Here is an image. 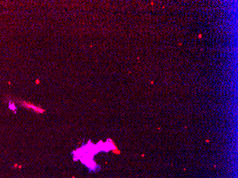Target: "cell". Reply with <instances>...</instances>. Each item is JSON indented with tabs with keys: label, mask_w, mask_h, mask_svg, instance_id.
Returning <instances> with one entry per match:
<instances>
[{
	"label": "cell",
	"mask_w": 238,
	"mask_h": 178,
	"mask_svg": "<svg viewBox=\"0 0 238 178\" xmlns=\"http://www.w3.org/2000/svg\"><path fill=\"white\" fill-rule=\"evenodd\" d=\"M21 105L24 106V107H25L26 108H29V109H32L34 111H35V112L36 113H43L44 112V110L41 109L39 107H37V106H35L33 104H31V103H27V102H25V101H19Z\"/></svg>",
	"instance_id": "1"
}]
</instances>
